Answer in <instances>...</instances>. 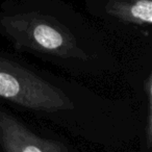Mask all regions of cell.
I'll list each match as a JSON object with an SVG mask.
<instances>
[{"instance_id":"3957f363","label":"cell","mask_w":152,"mask_h":152,"mask_svg":"<svg viewBox=\"0 0 152 152\" xmlns=\"http://www.w3.org/2000/svg\"><path fill=\"white\" fill-rule=\"evenodd\" d=\"M65 140L29 125L0 100V151L2 152H70Z\"/></svg>"},{"instance_id":"277c9868","label":"cell","mask_w":152,"mask_h":152,"mask_svg":"<svg viewBox=\"0 0 152 152\" xmlns=\"http://www.w3.org/2000/svg\"><path fill=\"white\" fill-rule=\"evenodd\" d=\"M85 4L108 29L127 36H150L152 0H85Z\"/></svg>"},{"instance_id":"7a4b0ae2","label":"cell","mask_w":152,"mask_h":152,"mask_svg":"<svg viewBox=\"0 0 152 152\" xmlns=\"http://www.w3.org/2000/svg\"><path fill=\"white\" fill-rule=\"evenodd\" d=\"M0 37L76 77L102 78L119 69L104 34L63 0H1Z\"/></svg>"},{"instance_id":"6da1fadb","label":"cell","mask_w":152,"mask_h":152,"mask_svg":"<svg viewBox=\"0 0 152 152\" xmlns=\"http://www.w3.org/2000/svg\"><path fill=\"white\" fill-rule=\"evenodd\" d=\"M0 100L105 150L140 139L151 149L152 121L140 118L128 102L105 97L4 49H0Z\"/></svg>"}]
</instances>
